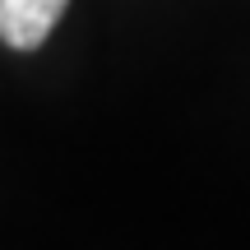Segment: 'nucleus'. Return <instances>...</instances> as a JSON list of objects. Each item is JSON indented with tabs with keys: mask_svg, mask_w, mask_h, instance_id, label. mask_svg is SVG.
Masks as SVG:
<instances>
[{
	"mask_svg": "<svg viewBox=\"0 0 250 250\" xmlns=\"http://www.w3.org/2000/svg\"><path fill=\"white\" fill-rule=\"evenodd\" d=\"M70 0H0V37L14 51H33L51 37Z\"/></svg>",
	"mask_w": 250,
	"mask_h": 250,
	"instance_id": "nucleus-1",
	"label": "nucleus"
}]
</instances>
